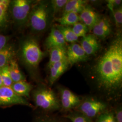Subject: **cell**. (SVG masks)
<instances>
[{
	"mask_svg": "<svg viewBox=\"0 0 122 122\" xmlns=\"http://www.w3.org/2000/svg\"><path fill=\"white\" fill-rule=\"evenodd\" d=\"M98 87L109 95L120 92L122 86V39L117 36L109 44L94 67Z\"/></svg>",
	"mask_w": 122,
	"mask_h": 122,
	"instance_id": "6da1fadb",
	"label": "cell"
},
{
	"mask_svg": "<svg viewBox=\"0 0 122 122\" xmlns=\"http://www.w3.org/2000/svg\"><path fill=\"white\" fill-rule=\"evenodd\" d=\"M53 16L49 1H35L31 10L28 24L33 32L42 33L48 29Z\"/></svg>",
	"mask_w": 122,
	"mask_h": 122,
	"instance_id": "7a4b0ae2",
	"label": "cell"
},
{
	"mask_svg": "<svg viewBox=\"0 0 122 122\" xmlns=\"http://www.w3.org/2000/svg\"><path fill=\"white\" fill-rule=\"evenodd\" d=\"M20 56L24 65L32 71L37 70L45 53L42 51L38 41L34 37H28L20 45Z\"/></svg>",
	"mask_w": 122,
	"mask_h": 122,
	"instance_id": "3957f363",
	"label": "cell"
},
{
	"mask_svg": "<svg viewBox=\"0 0 122 122\" xmlns=\"http://www.w3.org/2000/svg\"><path fill=\"white\" fill-rule=\"evenodd\" d=\"M33 98L37 107L46 111H55L61 107L57 95L49 88L41 86L33 92Z\"/></svg>",
	"mask_w": 122,
	"mask_h": 122,
	"instance_id": "277c9868",
	"label": "cell"
},
{
	"mask_svg": "<svg viewBox=\"0 0 122 122\" xmlns=\"http://www.w3.org/2000/svg\"><path fill=\"white\" fill-rule=\"evenodd\" d=\"M35 2L32 0H10L9 12L17 25L22 26L28 24L31 10Z\"/></svg>",
	"mask_w": 122,
	"mask_h": 122,
	"instance_id": "5b68a950",
	"label": "cell"
},
{
	"mask_svg": "<svg viewBox=\"0 0 122 122\" xmlns=\"http://www.w3.org/2000/svg\"><path fill=\"white\" fill-rule=\"evenodd\" d=\"M77 108L80 113L91 119L104 113L107 105L101 100L94 98H88L82 101Z\"/></svg>",
	"mask_w": 122,
	"mask_h": 122,
	"instance_id": "8992f818",
	"label": "cell"
},
{
	"mask_svg": "<svg viewBox=\"0 0 122 122\" xmlns=\"http://www.w3.org/2000/svg\"><path fill=\"white\" fill-rule=\"evenodd\" d=\"M22 105L32 107L33 106L23 97L20 96L10 87H0V107L13 105Z\"/></svg>",
	"mask_w": 122,
	"mask_h": 122,
	"instance_id": "52a82bcc",
	"label": "cell"
},
{
	"mask_svg": "<svg viewBox=\"0 0 122 122\" xmlns=\"http://www.w3.org/2000/svg\"><path fill=\"white\" fill-rule=\"evenodd\" d=\"M59 92L61 107L65 110L77 108L82 101L79 96L67 88H60Z\"/></svg>",
	"mask_w": 122,
	"mask_h": 122,
	"instance_id": "ba28073f",
	"label": "cell"
},
{
	"mask_svg": "<svg viewBox=\"0 0 122 122\" xmlns=\"http://www.w3.org/2000/svg\"><path fill=\"white\" fill-rule=\"evenodd\" d=\"M66 58L70 65H73L87 61L88 56L80 44L75 43L66 47Z\"/></svg>",
	"mask_w": 122,
	"mask_h": 122,
	"instance_id": "9c48e42d",
	"label": "cell"
},
{
	"mask_svg": "<svg viewBox=\"0 0 122 122\" xmlns=\"http://www.w3.org/2000/svg\"><path fill=\"white\" fill-rule=\"evenodd\" d=\"M92 30L93 35L97 38L104 39L108 37L112 32V26L109 18L100 16Z\"/></svg>",
	"mask_w": 122,
	"mask_h": 122,
	"instance_id": "30bf717a",
	"label": "cell"
},
{
	"mask_svg": "<svg viewBox=\"0 0 122 122\" xmlns=\"http://www.w3.org/2000/svg\"><path fill=\"white\" fill-rule=\"evenodd\" d=\"M45 46L48 50L55 48H66V44L61 32L54 26H52L46 39Z\"/></svg>",
	"mask_w": 122,
	"mask_h": 122,
	"instance_id": "8fae6325",
	"label": "cell"
},
{
	"mask_svg": "<svg viewBox=\"0 0 122 122\" xmlns=\"http://www.w3.org/2000/svg\"><path fill=\"white\" fill-rule=\"evenodd\" d=\"M79 15L80 21L87 26L89 30H92L100 17L99 14L94 9L86 5Z\"/></svg>",
	"mask_w": 122,
	"mask_h": 122,
	"instance_id": "7c38bea8",
	"label": "cell"
},
{
	"mask_svg": "<svg viewBox=\"0 0 122 122\" xmlns=\"http://www.w3.org/2000/svg\"><path fill=\"white\" fill-rule=\"evenodd\" d=\"M80 45L88 56L95 54L100 48L97 38L91 34H88L82 38Z\"/></svg>",
	"mask_w": 122,
	"mask_h": 122,
	"instance_id": "4fadbf2b",
	"label": "cell"
},
{
	"mask_svg": "<svg viewBox=\"0 0 122 122\" xmlns=\"http://www.w3.org/2000/svg\"><path fill=\"white\" fill-rule=\"evenodd\" d=\"M70 64L67 60L55 63L51 66L49 82L50 86L55 83L57 80L68 69Z\"/></svg>",
	"mask_w": 122,
	"mask_h": 122,
	"instance_id": "5bb4252c",
	"label": "cell"
},
{
	"mask_svg": "<svg viewBox=\"0 0 122 122\" xmlns=\"http://www.w3.org/2000/svg\"><path fill=\"white\" fill-rule=\"evenodd\" d=\"M15 51L14 46L8 44L0 51V68L9 65L10 62L15 59Z\"/></svg>",
	"mask_w": 122,
	"mask_h": 122,
	"instance_id": "9a60e30c",
	"label": "cell"
},
{
	"mask_svg": "<svg viewBox=\"0 0 122 122\" xmlns=\"http://www.w3.org/2000/svg\"><path fill=\"white\" fill-rule=\"evenodd\" d=\"M10 88L18 95L23 97H29L33 86L26 81H24L13 83Z\"/></svg>",
	"mask_w": 122,
	"mask_h": 122,
	"instance_id": "2e32d148",
	"label": "cell"
},
{
	"mask_svg": "<svg viewBox=\"0 0 122 122\" xmlns=\"http://www.w3.org/2000/svg\"><path fill=\"white\" fill-rule=\"evenodd\" d=\"M86 3V1L83 0H68L63 9L62 15L69 12L80 14Z\"/></svg>",
	"mask_w": 122,
	"mask_h": 122,
	"instance_id": "e0dca14e",
	"label": "cell"
},
{
	"mask_svg": "<svg viewBox=\"0 0 122 122\" xmlns=\"http://www.w3.org/2000/svg\"><path fill=\"white\" fill-rule=\"evenodd\" d=\"M49 50L50 57L48 63V67L55 63L67 60L66 48H55Z\"/></svg>",
	"mask_w": 122,
	"mask_h": 122,
	"instance_id": "ac0fdd59",
	"label": "cell"
},
{
	"mask_svg": "<svg viewBox=\"0 0 122 122\" xmlns=\"http://www.w3.org/2000/svg\"><path fill=\"white\" fill-rule=\"evenodd\" d=\"M9 71L13 83L26 81L25 75L21 71L16 60L15 59L9 64Z\"/></svg>",
	"mask_w": 122,
	"mask_h": 122,
	"instance_id": "d6986e66",
	"label": "cell"
},
{
	"mask_svg": "<svg viewBox=\"0 0 122 122\" xmlns=\"http://www.w3.org/2000/svg\"><path fill=\"white\" fill-rule=\"evenodd\" d=\"M55 20L58 25L62 26H73L76 23L80 21L78 14L73 12H69L62 15L59 18L55 19Z\"/></svg>",
	"mask_w": 122,
	"mask_h": 122,
	"instance_id": "ffe728a7",
	"label": "cell"
},
{
	"mask_svg": "<svg viewBox=\"0 0 122 122\" xmlns=\"http://www.w3.org/2000/svg\"><path fill=\"white\" fill-rule=\"evenodd\" d=\"M10 2L9 0H0V29L3 28L8 23Z\"/></svg>",
	"mask_w": 122,
	"mask_h": 122,
	"instance_id": "44dd1931",
	"label": "cell"
},
{
	"mask_svg": "<svg viewBox=\"0 0 122 122\" xmlns=\"http://www.w3.org/2000/svg\"><path fill=\"white\" fill-rule=\"evenodd\" d=\"M54 26L61 32L66 43L73 44L78 40L79 38L74 34L71 27L62 26L58 24L55 25Z\"/></svg>",
	"mask_w": 122,
	"mask_h": 122,
	"instance_id": "7402d4cb",
	"label": "cell"
},
{
	"mask_svg": "<svg viewBox=\"0 0 122 122\" xmlns=\"http://www.w3.org/2000/svg\"><path fill=\"white\" fill-rule=\"evenodd\" d=\"M0 75L3 86L10 87L13 82L9 71V65L0 68Z\"/></svg>",
	"mask_w": 122,
	"mask_h": 122,
	"instance_id": "603a6c76",
	"label": "cell"
},
{
	"mask_svg": "<svg viewBox=\"0 0 122 122\" xmlns=\"http://www.w3.org/2000/svg\"><path fill=\"white\" fill-rule=\"evenodd\" d=\"M74 34L78 38H82L87 35L89 30L87 26L82 22H78L76 23L71 27Z\"/></svg>",
	"mask_w": 122,
	"mask_h": 122,
	"instance_id": "cb8c5ba5",
	"label": "cell"
},
{
	"mask_svg": "<svg viewBox=\"0 0 122 122\" xmlns=\"http://www.w3.org/2000/svg\"><path fill=\"white\" fill-rule=\"evenodd\" d=\"M68 0H52L49 2L53 16L63 9Z\"/></svg>",
	"mask_w": 122,
	"mask_h": 122,
	"instance_id": "d4e9b609",
	"label": "cell"
},
{
	"mask_svg": "<svg viewBox=\"0 0 122 122\" xmlns=\"http://www.w3.org/2000/svg\"><path fill=\"white\" fill-rule=\"evenodd\" d=\"M66 117L70 119L71 122H92L91 119L80 113H70Z\"/></svg>",
	"mask_w": 122,
	"mask_h": 122,
	"instance_id": "484cf974",
	"label": "cell"
},
{
	"mask_svg": "<svg viewBox=\"0 0 122 122\" xmlns=\"http://www.w3.org/2000/svg\"><path fill=\"white\" fill-rule=\"evenodd\" d=\"M96 122H116L115 116L113 113L105 112L100 114Z\"/></svg>",
	"mask_w": 122,
	"mask_h": 122,
	"instance_id": "4316f807",
	"label": "cell"
},
{
	"mask_svg": "<svg viewBox=\"0 0 122 122\" xmlns=\"http://www.w3.org/2000/svg\"><path fill=\"white\" fill-rule=\"evenodd\" d=\"M116 25L118 27H120L122 24V6L113 10L112 11Z\"/></svg>",
	"mask_w": 122,
	"mask_h": 122,
	"instance_id": "83f0119b",
	"label": "cell"
},
{
	"mask_svg": "<svg viewBox=\"0 0 122 122\" xmlns=\"http://www.w3.org/2000/svg\"><path fill=\"white\" fill-rule=\"evenodd\" d=\"M122 2L121 0H109L107 1V6L112 12L113 10L122 6Z\"/></svg>",
	"mask_w": 122,
	"mask_h": 122,
	"instance_id": "f1b7e54d",
	"label": "cell"
},
{
	"mask_svg": "<svg viewBox=\"0 0 122 122\" xmlns=\"http://www.w3.org/2000/svg\"><path fill=\"white\" fill-rule=\"evenodd\" d=\"M9 39L10 38L8 36L0 34V51L8 44Z\"/></svg>",
	"mask_w": 122,
	"mask_h": 122,
	"instance_id": "f546056e",
	"label": "cell"
},
{
	"mask_svg": "<svg viewBox=\"0 0 122 122\" xmlns=\"http://www.w3.org/2000/svg\"><path fill=\"white\" fill-rule=\"evenodd\" d=\"M115 118L116 122H122V110L121 108H119L117 110Z\"/></svg>",
	"mask_w": 122,
	"mask_h": 122,
	"instance_id": "4dcf8cb0",
	"label": "cell"
},
{
	"mask_svg": "<svg viewBox=\"0 0 122 122\" xmlns=\"http://www.w3.org/2000/svg\"><path fill=\"white\" fill-rule=\"evenodd\" d=\"M37 122H62L61 120L53 118H41Z\"/></svg>",
	"mask_w": 122,
	"mask_h": 122,
	"instance_id": "1f68e13d",
	"label": "cell"
},
{
	"mask_svg": "<svg viewBox=\"0 0 122 122\" xmlns=\"http://www.w3.org/2000/svg\"><path fill=\"white\" fill-rule=\"evenodd\" d=\"M2 86H3V83H2V79H1L0 75V87H2Z\"/></svg>",
	"mask_w": 122,
	"mask_h": 122,
	"instance_id": "d6a6232c",
	"label": "cell"
}]
</instances>
